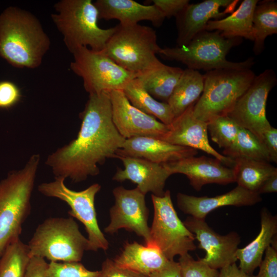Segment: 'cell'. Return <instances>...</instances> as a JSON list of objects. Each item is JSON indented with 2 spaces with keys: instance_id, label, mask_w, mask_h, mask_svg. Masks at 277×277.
<instances>
[{
  "instance_id": "cell-1",
  "label": "cell",
  "mask_w": 277,
  "mask_h": 277,
  "mask_svg": "<svg viewBox=\"0 0 277 277\" xmlns=\"http://www.w3.org/2000/svg\"><path fill=\"white\" fill-rule=\"evenodd\" d=\"M80 117L82 123L76 138L49 155L45 162L55 177L74 183L98 175V165L115 158L126 140L113 123L109 92L89 94Z\"/></svg>"
},
{
  "instance_id": "cell-2",
  "label": "cell",
  "mask_w": 277,
  "mask_h": 277,
  "mask_svg": "<svg viewBox=\"0 0 277 277\" xmlns=\"http://www.w3.org/2000/svg\"><path fill=\"white\" fill-rule=\"evenodd\" d=\"M51 42L37 18L16 6L0 13V56L17 68L39 67Z\"/></svg>"
},
{
  "instance_id": "cell-3",
  "label": "cell",
  "mask_w": 277,
  "mask_h": 277,
  "mask_svg": "<svg viewBox=\"0 0 277 277\" xmlns=\"http://www.w3.org/2000/svg\"><path fill=\"white\" fill-rule=\"evenodd\" d=\"M41 160L34 154L23 168L9 172L0 181V251L19 238L31 210V198Z\"/></svg>"
},
{
  "instance_id": "cell-4",
  "label": "cell",
  "mask_w": 277,
  "mask_h": 277,
  "mask_svg": "<svg viewBox=\"0 0 277 277\" xmlns=\"http://www.w3.org/2000/svg\"><path fill=\"white\" fill-rule=\"evenodd\" d=\"M51 18L71 53L81 47L101 51L115 30L98 25V12L91 0H61Z\"/></svg>"
},
{
  "instance_id": "cell-5",
  "label": "cell",
  "mask_w": 277,
  "mask_h": 277,
  "mask_svg": "<svg viewBox=\"0 0 277 277\" xmlns=\"http://www.w3.org/2000/svg\"><path fill=\"white\" fill-rule=\"evenodd\" d=\"M242 39L225 37L219 31L203 30L187 45L162 48L159 54L165 60L181 62L187 68L195 70L250 69L254 64L252 57L240 62H232L226 58L233 47L242 43Z\"/></svg>"
},
{
  "instance_id": "cell-6",
  "label": "cell",
  "mask_w": 277,
  "mask_h": 277,
  "mask_svg": "<svg viewBox=\"0 0 277 277\" xmlns=\"http://www.w3.org/2000/svg\"><path fill=\"white\" fill-rule=\"evenodd\" d=\"M161 49L157 44L156 32L151 27L138 24H119L102 51L137 76L162 63L156 55Z\"/></svg>"
},
{
  "instance_id": "cell-7",
  "label": "cell",
  "mask_w": 277,
  "mask_h": 277,
  "mask_svg": "<svg viewBox=\"0 0 277 277\" xmlns=\"http://www.w3.org/2000/svg\"><path fill=\"white\" fill-rule=\"evenodd\" d=\"M27 245L30 258L80 262L89 242L72 217H50L37 226Z\"/></svg>"
},
{
  "instance_id": "cell-8",
  "label": "cell",
  "mask_w": 277,
  "mask_h": 277,
  "mask_svg": "<svg viewBox=\"0 0 277 277\" xmlns=\"http://www.w3.org/2000/svg\"><path fill=\"white\" fill-rule=\"evenodd\" d=\"M255 76L250 69H219L204 75L203 91L193 108L194 115L208 122L226 115L247 90Z\"/></svg>"
},
{
  "instance_id": "cell-9",
  "label": "cell",
  "mask_w": 277,
  "mask_h": 277,
  "mask_svg": "<svg viewBox=\"0 0 277 277\" xmlns=\"http://www.w3.org/2000/svg\"><path fill=\"white\" fill-rule=\"evenodd\" d=\"M65 180L63 177H55L53 181L39 185L38 191L46 196L57 198L69 205L70 210L68 214L85 226L88 234V250L106 251L109 243L98 226L94 205L95 197L101 189V185L95 183L77 191L68 188Z\"/></svg>"
},
{
  "instance_id": "cell-10",
  "label": "cell",
  "mask_w": 277,
  "mask_h": 277,
  "mask_svg": "<svg viewBox=\"0 0 277 277\" xmlns=\"http://www.w3.org/2000/svg\"><path fill=\"white\" fill-rule=\"evenodd\" d=\"M70 69L83 81L85 90L89 94L123 90L134 74L123 68L103 51L81 47L73 53Z\"/></svg>"
},
{
  "instance_id": "cell-11",
  "label": "cell",
  "mask_w": 277,
  "mask_h": 277,
  "mask_svg": "<svg viewBox=\"0 0 277 277\" xmlns=\"http://www.w3.org/2000/svg\"><path fill=\"white\" fill-rule=\"evenodd\" d=\"M154 209L150 228L152 245L157 247L169 260L196 249L194 235L179 219L169 190L162 196L151 195Z\"/></svg>"
},
{
  "instance_id": "cell-12",
  "label": "cell",
  "mask_w": 277,
  "mask_h": 277,
  "mask_svg": "<svg viewBox=\"0 0 277 277\" xmlns=\"http://www.w3.org/2000/svg\"><path fill=\"white\" fill-rule=\"evenodd\" d=\"M276 83V76L272 69L255 75L226 115L260 140L262 134L271 126L266 117V107L268 94Z\"/></svg>"
},
{
  "instance_id": "cell-13",
  "label": "cell",
  "mask_w": 277,
  "mask_h": 277,
  "mask_svg": "<svg viewBox=\"0 0 277 277\" xmlns=\"http://www.w3.org/2000/svg\"><path fill=\"white\" fill-rule=\"evenodd\" d=\"M112 192L115 203L110 209V223L104 231L112 234L124 228L143 238L145 245H152L145 194L137 187L127 189L123 186L115 187Z\"/></svg>"
},
{
  "instance_id": "cell-14",
  "label": "cell",
  "mask_w": 277,
  "mask_h": 277,
  "mask_svg": "<svg viewBox=\"0 0 277 277\" xmlns=\"http://www.w3.org/2000/svg\"><path fill=\"white\" fill-rule=\"evenodd\" d=\"M113 123L125 139L148 136L161 139L168 131V126L133 106L123 90L109 92Z\"/></svg>"
},
{
  "instance_id": "cell-15",
  "label": "cell",
  "mask_w": 277,
  "mask_h": 277,
  "mask_svg": "<svg viewBox=\"0 0 277 277\" xmlns=\"http://www.w3.org/2000/svg\"><path fill=\"white\" fill-rule=\"evenodd\" d=\"M183 223L199 241L198 248L205 251V257L199 258L203 263L218 270L236 262L235 252L241 242L237 232L232 231L220 235L209 226L205 219L191 216Z\"/></svg>"
},
{
  "instance_id": "cell-16",
  "label": "cell",
  "mask_w": 277,
  "mask_h": 277,
  "mask_svg": "<svg viewBox=\"0 0 277 277\" xmlns=\"http://www.w3.org/2000/svg\"><path fill=\"white\" fill-rule=\"evenodd\" d=\"M193 104L182 114L175 117L168 126V132L161 138L170 144L202 150L220 161L227 167H233L234 161L216 151L210 144L207 122L193 114Z\"/></svg>"
},
{
  "instance_id": "cell-17",
  "label": "cell",
  "mask_w": 277,
  "mask_h": 277,
  "mask_svg": "<svg viewBox=\"0 0 277 277\" xmlns=\"http://www.w3.org/2000/svg\"><path fill=\"white\" fill-rule=\"evenodd\" d=\"M162 165L171 175H185L196 191L200 190L206 184L227 185L235 182L233 169L224 166L215 158L193 156Z\"/></svg>"
},
{
  "instance_id": "cell-18",
  "label": "cell",
  "mask_w": 277,
  "mask_h": 277,
  "mask_svg": "<svg viewBox=\"0 0 277 277\" xmlns=\"http://www.w3.org/2000/svg\"><path fill=\"white\" fill-rule=\"evenodd\" d=\"M124 168H117L113 180L118 182L129 180L146 195L148 192L162 196L164 194L166 181L171 175L162 165L138 157L118 156Z\"/></svg>"
},
{
  "instance_id": "cell-19",
  "label": "cell",
  "mask_w": 277,
  "mask_h": 277,
  "mask_svg": "<svg viewBox=\"0 0 277 277\" xmlns=\"http://www.w3.org/2000/svg\"><path fill=\"white\" fill-rule=\"evenodd\" d=\"M238 1L205 0L197 4H189L175 17L177 30L176 44L179 47L187 45L198 33L204 30L212 18H223L226 13L220 8L233 7Z\"/></svg>"
},
{
  "instance_id": "cell-20",
  "label": "cell",
  "mask_w": 277,
  "mask_h": 277,
  "mask_svg": "<svg viewBox=\"0 0 277 277\" xmlns=\"http://www.w3.org/2000/svg\"><path fill=\"white\" fill-rule=\"evenodd\" d=\"M177 204L184 213L200 219H205L212 210L226 206H252L262 201L260 194L237 186L231 191L213 197L195 196L178 193Z\"/></svg>"
},
{
  "instance_id": "cell-21",
  "label": "cell",
  "mask_w": 277,
  "mask_h": 277,
  "mask_svg": "<svg viewBox=\"0 0 277 277\" xmlns=\"http://www.w3.org/2000/svg\"><path fill=\"white\" fill-rule=\"evenodd\" d=\"M197 154V150L170 144L158 138L140 136L126 139L117 156L142 158L162 164L176 161Z\"/></svg>"
},
{
  "instance_id": "cell-22",
  "label": "cell",
  "mask_w": 277,
  "mask_h": 277,
  "mask_svg": "<svg viewBox=\"0 0 277 277\" xmlns=\"http://www.w3.org/2000/svg\"><path fill=\"white\" fill-rule=\"evenodd\" d=\"M94 4L99 19H117L121 25H135L148 21L160 27L165 17L153 5H144L133 0H97Z\"/></svg>"
},
{
  "instance_id": "cell-23",
  "label": "cell",
  "mask_w": 277,
  "mask_h": 277,
  "mask_svg": "<svg viewBox=\"0 0 277 277\" xmlns=\"http://www.w3.org/2000/svg\"><path fill=\"white\" fill-rule=\"evenodd\" d=\"M277 233V217L266 208L261 212V230L257 236L242 248H238L235 252L240 262L239 269L249 275H253L259 266L266 250L271 245Z\"/></svg>"
},
{
  "instance_id": "cell-24",
  "label": "cell",
  "mask_w": 277,
  "mask_h": 277,
  "mask_svg": "<svg viewBox=\"0 0 277 277\" xmlns=\"http://www.w3.org/2000/svg\"><path fill=\"white\" fill-rule=\"evenodd\" d=\"M113 261L120 267L148 277L163 267L169 260L157 247L144 246L134 241L126 242Z\"/></svg>"
},
{
  "instance_id": "cell-25",
  "label": "cell",
  "mask_w": 277,
  "mask_h": 277,
  "mask_svg": "<svg viewBox=\"0 0 277 277\" xmlns=\"http://www.w3.org/2000/svg\"><path fill=\"white\" fill-rule=\"evenodd\" d=\"M258 0H244L225 18L209 21L204 30L219 31L227 37L245 38L253 41L252 17Z\"/></svg>"
},
{
  "instance_id": "cell-26",
  "label": "cell",
  "mask_w": 277,
  "mask_h": 277,
  "mask_svg": "<svg viewBox=\"0 0 277 277\" xmlns=\"http://www.w3.org/2000/svg\"><path fill=\"white\" fill-rule=\"evenodd\" d=\"M204 86V77L198 70L186 68L183 73L167 103L174 118L182 114L200 97Z\"/></svg>"
},
{
  "instance_id": "cell-27",
  "label": "cell",
  "mask_w": 277,
  "mask_h": 277,
  "mask_svg": "<svg viewBox=\"0 0 277 277\" xmlns=\"http://www.w3.org/2000/svg\"><path fill=\"white\" fill-rule=\"evenodd\" d=\"M183 71L180 67L169 66L161 63L136 77L152 97L167 103Z\"/></svg>"
},
{
  "instance_id": "cell-28",
  "label": "cell",
  "mask_w": 277,
  "mask_h": 277,
  "mask_svg": "<svg viewBox=\"0 0 277 277\" xmlns=\"http://www.w3.org/2000/svg\"><path fill=\"white\" fill-rule=\"evenodd\" d=\"M123 91L130 103L143 112L158 118L166 125L173 121L174 116L169 104L156 100L136 77L129 82Z\"/></svg>"
},
{
  "instance_id": "cell-29",
  "label": "cell",
  "mask_w": 277,
  "mask_h": 277,
  "mask_svg": "<svg viewBox=\"0 0 277 277\" xmlns=\"http://www.w3.org/2000/svg\"><path fill=\"white\" fill-rule=\"evenodd\" d=\"M234 161L232 168L238 185L249 191L257 192L263 183L277 173V168L269 162L247 159Z\"/></svg>"
},
{
  "instance_id": "cell-30",
  "label": "cell",
  "mask_w": 277,
  "mask_h": 277,
  "mask_svg": "<svg viewBox=\"0 0 277 277\" xmlns=\"http://www.w3.org/2000/svg\"><path fill=\"white\" fill-rule=\"evenodd\" d=\"M252 32L255 54H261L268 36L277 33V2L274 0L258 2L252 17Z\"/></svg>"
},
{
  "instance_id": "cell-31",
  "label": "cell",
  "mask_w": 277,
  "mask_h": 277,
  "mask_svg": "<svg viewBox=\"0 0 277 277\" xmlns=\"http://www.w3.org/2000/svg\"><path fill=\"white\" fill-rule=\"evenodd\" d=\"M30 258L27 244L20 238L13 241L0 258V277H25Z\"/></svg>"
},
{
  "instance_id": "cell-32",
  "label": "cell",
  "mask_w": 277,
  "mask_h": 277,
  "mask_svg": "<svg viewBox=\"0 0 277 277\" xmlns=\"http://www.w3.org/2000/svg\"><path fill=\"white\" fill-rule=\"evenodd\" d=\"M223 155L233 160L247 159L270 162L268 153L260 140L241 127L234 143L224 150Z\"/></svg>"
},
{
  "instance_id": "cell-33",
  "label": "cell",
  "mask_w": 277,
  "mask_h": 277,
  "mask_svg": "<svg viewBox=\"0 0 277 277\" xmlns=\"http://www.w3.org/2000/svg\"><path fill=\"white\" fill-rule=\"evenodd\" d=\"M240 127L227 115L215 116L207 122L211 139L220 148L231 146L236 139Z\"/></svg>"
},
{
  "instance_id": "cell-34",
  "label": "cell",
  "mask_w": 277,
  "mask_h": 277,
  "mask_svg": "<svg viewBox=\"0 0 277 277\" xmlns=\"http://www.w3.org/2000/svg\"><path fill=\"white\" fill-rule=\"evenodd\" d=\"M100 271L87 269L80 262H50L44 277H98Z\"/></svg>"
},
{
  "instance_id": "cell-35",
  "label": "cell",
  "mask_w": 277,
  "mask_h": 277,
  "mask_svg": "<svg viewBox=\"0 0 277 277\" xmlns=\"http://www.w3.org/2000/svg\"><path fill=\"white\" fill-rule=\"evenodd\" d=\"M179 263L182 277H217L219 271L211 268L199 258L195 260L187 253L180 256Z\"/></svg>"
},
{
  "instance_id": "cell-36",
  "label": "cell",
  "mask_w": 277,
  "mask_h": 277,
  "mask_svg": "<svg viewBox=\"0 0 277 277\" xmlns=\"http://www.w3.org/2000/svg\"><path fill=\"white\" fill-rule=\"evenodd\" d=\"M22 97L19 87L9 81L0 82V110H8L13 107Z\"/></svg>"
},
{
  "instance_id": "cell-37",
  "label": "cell",
  "mask_w": 277,
  "mask_h": 277,
  "mask_svg": "<svg viewBox=\"0 0 277 277\" xmlns=\"http://www.w3.org/2000/svg\"><path fill=\"white\" fill-rule=\"evenodd\" d=\"M98 277H148L117 265L113 260L107 259L102 264Z\"/></svg>"
},
{
  "instance_id": "cell-38",
  "label": "cell",
  "mask_w": 277,
  "mask_h": 277,
  "mask_svg": "<svg viewBox=\"0 0 277 277\" xmlns=\"http://www.w3.org/2000/svg\"><path fill=\"white\" fill-rule=\"evenodd\" d=\"M265 252V258L261 262L259 271L255 277H277V249L270 245Z\"/></svg>"
},
{
  "instance_id": "cell-39",
  "label": "cell",
  "mask_w": 277,
  "mask_h": 277,
  "mask_svg": "<svg viewBox=\"0 0 277 277\" xmlns=\"http://www.w3.org/2000/svg\"><path fill=\"white\" fill-rule=\"evenodd\" d=\"M164 15L165 18L176 17L189 4L188 0L150 1Z\"/></svg>"
},
{
  "instance_id": "cell-40",
  "label": "cell",
  "mask_w": 277,
  "mask_h": 277,
  "mask_svg": "<svg viewBox=\"0 0 277 277\" xmlns=\"http://www.w3.org/2000/svg\"><path fill=\"white\" fill-rule=\"evenodd\" d=\"M266 149L270 162H277V129L272 126L265 131L260 138Z\"/></svg>"
},
{
  "instance_id": "cell-41",
  "label": "cell",
  "mask_w": 277,
  "mask_h": 277,
  "mask_svg": "<svg viewBox=\"0 0 277 277\" xmlns=\"http://www.w3.org/2000/svg\"><path fill=\"white\" fill-rule=\"evenodd\" d=\"M48 263L45 259L33 256L30 259L25 277H44Z\"/></svg>"
},
{
  "instance_id": "cell-42",
  "label": "cell",
  "mask_w": 277,
  "mask_h": 277,
  "mask_svg": "<svg viewBox=\"0 0 277 277\" xmlns=\"http://www.w3.org/2000/svg\"><path fill=\"white\" fill-rule=\"evenodd\" d=\"M148 277H182L180 264L174 260H169L163 267Z\"/></svg>"
},
{
  "instance_id": "cell-43",
  "label": "cell",
  "mask_w": 277,
  "mask_h": 277,
  "mask_svg": "<svg viewBox=\"0 0 277 277\" xmlns=\"http://www.w3.org/2000/svg\"><path fill=\"white\" fill-rule=\"evenodd\" d=\"M217 277H255V276L245 273L239 269L235 263L221 269Z\"/></svg>"
},
{
  "instance_id": "cell-44",
  "label": "cell",
  "mask_w": 277,
  "mask_h": 277,
  "mask_svg": "<svg viewBox=\"0 0 277 277\" xmlns=\"http://www.w3.org/2000/svg\"><path fill=\"white\" fill-rule=\"evenodd\" d=\"M277 192V173H275L268 178L259 189L258 193H273Z\"/></svg>"
},
{
  "instance_id": "cell-45",
  "label": "cell",
  "mask_w": 277,
  "mask_h": 277,
  "mask_svg": "<svg viewBox=\"0 0 277 277\" xmlns=\"http://www.w3.org/2000/svg\"><path fill=\"white\" fill-rule=\"evenodd\" d=\"M2 253V251H0V258L1 256Z\"/></svg>"
}]
</instances>
